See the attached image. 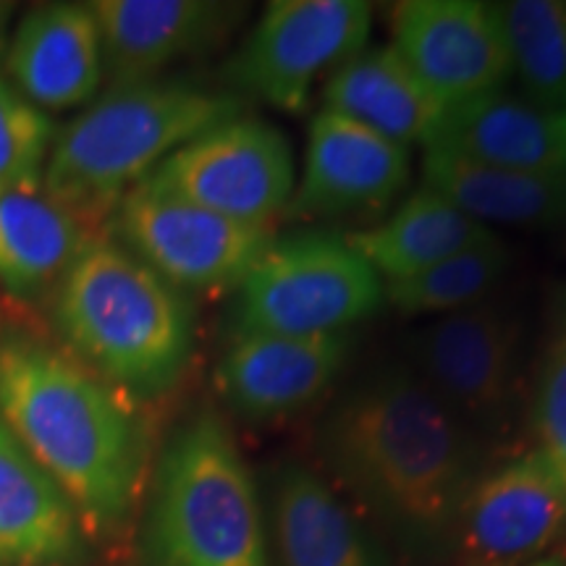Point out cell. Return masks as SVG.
Returning <instances> with one entry per match:
<instances>
[{"label":"cell","instance_id":"obj_1","mask_svg":"<svg viewBox=\"0 0 566 566\" xmlns=\"http://www.w3.org/2000/svg\"><path fill=\"white\" fill-rule=\"evenodd\" d=\"M317 449L338 480L415 543L459 527L480 438L409 363L380 365L325 409Z\"/></svg>","mask_w":566,"mask_h":566},{"label":"cell","instance_id":"obj_2","mask_svg":"<svg viewBox=\"0 0 566 566\" xmlns=\"http://www.w3.org/2000/svg\"><path fill=\"white\" fill-rule=\"evenodd\" d=\"M0 420L61 488L87 541L126 525L145 475V433L124 394L53 346L6 338Z\"/></svg>","mask_w":566,"mask_h":566},{"label":"cell","instance_id":"obj_3","mask_svg":"<svg viewBox=\"0 0 566 566\" xmlns=\"http://www.w3.org/2000/svg\"><path fill=\"white\" fill-rule=\"evenodd\" d=\"M55 323L97 378L137 399L174 388L195 349L184 292L108 239H95L61 281Z\"/></svg>","mask_w":566,"mask_h":566},{"label":"cell","instance_id":"obj_4","mask_svg":"<svg viewBox=\"0 0 566 566\" xmlns=\"http://www.w3.org/2000/svg\"><path fill=\"white\" fill-rule=\"evenodd\" d=\"M242 111L239 97L189 82L113 87L53 139L42 184L97 229L168 155Z\"/></svg>","mask_w":566,"mask_h":566},{"label":"cell","instance_id":"obj_5","mask_svg":"<svg viewBox=\"0 0 566 566\" xmlns=\"http://www.w3.org/2000/svg\"><path fill=\"white\" fill-rule=\"evenodd\" d=\"M145 566H271L250 467L218 415L192 417L163 449Z\"/></svg>","mask_w":566,"mask_h":566},{"label":"cell","instance_id":"obj_6","mask_svg":"<svg viewBox=\"0 0 566 566\" xmlns=\"http://www.w3.org/2000/svg\"><path fill=\"white\" fill-rule=\"evenodd\" d=\"M233 292V334H346L386 302L346 237L317 229L273 239Z\"/></svg>","mask_w":566,"mask_h":566},{"label":"cell","instance_id":"obj_7","mask_svg":"<svg viewBox=\"0 0 566 566\" xmlns=\"http://www.w3.org/2000/svg\"><path fill=\"white\" fill-rule=\"evenodd\" d=\"M525 325L504 300L436 317L409 344V367L480 436L501 433L522 401Z\"/></svg>","mask_w":566,"mask_h":566},{"label":"cell","instance_id":"obj_8","mask_svg":"<svg viewBox=\"0 0 566 566\" xmlns=\"http://www.w3.org/2000/svg\"><path fill=\"white\" fill-rule=\"evenodd\" d=\"M373 6L363 0H273L226 63L233 92L304 113L321 80L365 51Z\"/></svg>","mask_w":566,"mask_h":566},{"label":"cell","instance_id":"obj_9","mask_svg":"<svg viewBox=\"0 0 566 566\" xmlns=\"http://www.w3.org/2000/svg\"><path fill=\"white\" fill-rule=\"evenodd\" d=\"M147 181L231 221L271 229L292 200L296 168L279 126L237 116L168 155Z\"/></svg>","mask_w":566,"mask_h":566},{"label":"cell","instance_id":"obj_10","mask_svg":"<svg viewBox=\"0 0 566 566\" xmlns=\"http://www.w3.org/2000/svg\"><path fill=\"white\" fill-rule=\"evenodd\" d=\"M111 221L122 247L179 292L237 289L273 242L271 229L231 221L147 179L126 192Z\"/></svg>","mask_w":566,"mask_h":566},{"label":"cell","instance_id":"obj_11","mask_svg":"<svg viewBox=\"0 0 566 566\" xmlns=\"http://www.w3.org/2000/svg\"><path fill=\"white\" fill-rule=\"evenodd\" d=\"M401 61L446 108L501 92L514 80L499 3L405 0L391 11Z\"/></svg>","mask_w":566,"mask_h":566},{"label":"cell","instance_id":"obj_12","mask_svg":"<svg viewBox=\"0 0 566 566\" xmlns=\"http://www.w3.org/2000/svg\"><path fill=\"white\" fill-rule=\"evenodd\" d=\"M409 174V147L317 111L307 126L302 176L283 216L292 221L370 216L405 192Z\"/></svg>","mask_w":566,"mask_h":566},{"label":"cell","instance_id":"obj_13","mask_svg":"<svg viewBox=\"0 0 566 566\" xmlns=\"http://www.w3.org/2000/svg\"><path fill=\"white\" fill-rule=\"evenodd\" d=\"M354 338L346 334L279 336L233 334L218 363V388L233 415L275 422L313 407L349 363Z\"/></svg>","mask_w":566,"mask_h":566},{"label":"cell","instance_id":"obj_14","mask_svg":"<svg viewBox=\"0 0 566 566\" xmlns=\"http://www.w3.org/2000/svg\"><path fill=\"white\" fill-rule=\"evenodd\" d=\"M564 525V480L533 449L478 480L467 495L457 530L475 562L501 566L546 551Z\"/></svg>","mask_w":566,"mask_h":566},{"label":"cell","instance_id":"obj_15","mask_svg":"<svg viewBox=\"0 0 566 566\" xmlns=\"http://www.w3.org/2000/svg\"><path fill=\"white\" fill-rule=\"evenodd\" d=\"M103 71L113 87L158 80L163 69L218 45L247 6L212 0H97Z\"/></svg>","mask_w":566,"mask_h":566},{"label":"cell","instance_id":"obj_16","mask_svg":"<svg viewBox=\"0 0 566 566\" xmlns=\"http://www.w3.org/2000/svg\"><path fill=\"white\" fill-rule=\"evenodd\" d=\"M6 74L40 111L90 103L105 80L101 30L90 3H53L27 13L6 51Z\"/></svg>","mask_w":566,"mask_h":566},{"label":"cell","instance_id":"obj_17","mask_svg":"<svg viewBox=\"0 0 566 566\" xmlns=\"http://www.w3.org/2000/svg\"><path fill=\"white\" fill-rule=\"evenodd\" d=\"M84 556L74 506L0 420V566H76Z\"/></svg>","mask_w":566,"mask_h":566},{"label":"cell","instance_id":"obj_18","mask_svg":"<svg viewBox=\"0 0 566 566\" xmlns=\"http://www.w3.org/2000/svg\"><path fill=\"white\" fill-rule=\"evenodd\" d=\"M95 229L48 192L42 176L0 187V286L34 300L61 286Z\"/></svg>","mask_w":566,"mask_h":566},{"label":"cell","instance_id":"obj_19","mask_svg":"<svg viewBox=\"0 0 566 566\" xmlns=\"http://www.w3.org/2000/svg\"><path fill=\"white\" fill-rule=\"evenodd\" d=\"M428 147L495 166L566 176V111L546 108L506 90L446 108Z\"/></svg>","mask_w":566,"mask_h":566},{"label":"cell","instance_id":"obj_20","mask_svg":"<svg viewBox=\"0 0 566 566\" xmlns=\"http://www.w3.org/2000/svg\"><path fill=\"white\" fill-rule=\"evenodd\" d=\"M323 108L396 145L428 147L446 113L391 45L365 48L323 84Z\"/></svg>","mask_w":566,"mask_h":566},{"label":"cell","instance_id":"obj_21","mask_svg":"<svg viewBox=\"0 0 566 566\" xmlns=\"http://www.w3.org/2000/svg\"><path fill=\"white\" fill-rule=\"evenodd\" d=\"M422 187L483 226L551 229L566 221V176L495 166L470 155L424 147Z\"/></svg>","mask_w":566,"mask_h":566},{"label":"cell","instance_id":"obj_22","mask_svg":"<svg viewBox=\"0 0 566 566\" xmlns=\"http://www.w3.org/2000/svg\"><path fill=\"white\" fill-rule=\"evenodd\" d=\"M273 530L281 566H384L365 527L307 467L275 475Z\"/></svg>","mask_w":566,"mask_h":566},{"label":"cell","instance_id":"obj_23","mask_svg":"<svg viewBox=\"0 0 566 566\" xmlns=\"http://www.w3.org/2000/svg\"><path fill=\"white\" fill-rule=\"evenodd\" d=\"M493 237L488 226L467 216L454 202L420 187L405 197L384 223L349 231L346 242L388 283L428 271Z\"/></svg>","mask_w":566,"mask_h":566},{"label":"cell","instance_id":"obj_24","mask_svg":"<svg viewBox=\"0 0 566 566\" xmlns=\"http://www.w3.org/2000/svg\"><path fill=\"white\" fill-rule=\"evenodd\" d=\"M522 97L566 111V0L499 3Z\"/></svg>","mask_w":566,"mask_h":566},{"label":"cell","instance_id":"obj_25","mask_svg":"<svg viewBox=\"0 0 566 566\" xmlns=\"http://www.w3.org/2000/svg\"><path fill=\"white\" fill-rule=\"evenodd\" d=\"M509 268L512 250L493 237L428 271L384 283L386 302L405 315H451L491 300Z\"/></svg>","mask_w":566,"mask_h":566},{"label":"cell","instance_id":"obj_26","mask_svg":"<svg viewBox=\"0 0 566 566\" xmlns=\"http://www.w3.org/2000/svg\"><path fill=\"white\" fill-rule=\"evenodd\" d=\"M527 412L535 449L566 485V283L551 292Z\"/></svg>","mask_w":566,"mask_h":566},{"label":"cell","instance_id":"obj_27","mask_svg":"<svg viewBox=\"0 0 566 566\" xmlns=\"http://www.w3.org/2000/svg\"><path fill=\"white\" fill-rule=\"evenodd\" d=\"M55 126L0 74V187L42 176Z\"/></svg>","mask_w":566,"mask_h":566},{"label":"cell","instance_id":"obj_28","mask_svg":"<svg viewBox=\"0 0 566 566\" xmlns=\"http://www.w3.org/2000/svg\"><path fill=\"white\" fill-rule=\"evenodd\" d=\"M9 17V6H0V48H3V21Z\"/></svg>","mask_w":566,"mask_h":566},{"label":"cell","instance_id":"obj_29","mask_svg":"<svg viewBox=\"0 0 566 566\" xmlns=\"http://www.w3.org/2000/svg\"><path fill=\"white\" fill-rule=\"evenodd\" d=\"M562 231H564V247H566V221L562 223Z\"/></svg>","mask_w":566,"mask_h":566},{"label":"cell","instance_id":"obj_30","mask_svg":"<svg viewBox=\"0 0 566 566\" xmlns=\"http://www.w3.org/2000/svg\"><path fill=\"white\" fill-rule=\"evenodd\" d=\"M533 566H556V564H548V562H546V564H533Z\"/></svg>","mask_w":566,"mask_h":566}]
</instances>
